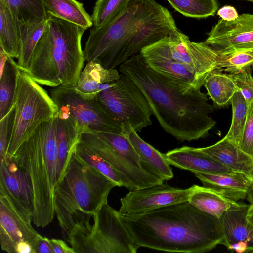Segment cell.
<instances>
[{"mask_svg": "<svg viewBox=\"0 0 253 253\" xmlns=\"http://www.w3.org/2000/svg\"><path fill=\"white\" fill-rule=\"evenodd\" d=\"M139 87L163 129L181 141L206 137L215 125L214 107L201 89L185 93L148 67L140 54L119 68Z\"/></svg>", "mask_w": 253, "mask_h": 253, "instance_id": "6da1fadb", "label": "cell"}, {"mask_svg": "<svg viewBox=\"0 0 253 253\" xmlns=\"http://www.w3.org/2000/svg\"><path fill=\"white\" fill-rule=\"evenodd\" d=\"M178 30L172 14L155 0H129L114 20L90 30L85 61L114 69L147 46Z\"/></svg>", "mask_w": 253, "mask_h": 253, "instance_id": "7a4b0ae2", "label": "cell"}, {"mask_svg": "<svg viewBox=\"0 0 253 253\" xmlns=\"http://www.w3.org/2000/svg\"><path fill=\"white\" fill-rule=\"evenodd\" d=\"M123 221L138 248L169 252L202 253L224 245L219 219L188 201Z\"/></svg>", "mask_w": 253, "mask_h": 253, "instance_id": "3957f363", "label": "cell"}, {"mask_svg": "<svg viewBox=\"0 0 253 253\" xmlns=\"http://www.w3.org/2000/svg\"><path fill=\"white\" fill-rule=\"evenodd\" d=\"M47 16L26 72L42 85L75 86L85 61L81 39L86 29L50 13Z\"/></svg>", "mask_w": 253, "mask_h": 253, "instance_id": "277c9868", "label": "cell"}, {"mask_svg": "<svg viewBox=\"0 0 253 253\" xmlns=\"http://www.w3.org/2000/svg\"><path fill=\"white\" fill-rule=\"evenodd\" d=\"M117 185L74 153L54 192L55 215L67 240L76 226L90 219L108 203L111 190Z\"/></svg>", "mask_w": 253, "mask_h": 253, "instance_id": "5b68a950", "label": "cell"}, {"mask_svg": "<svg viewBox=\"0 0 253 253\" xmlns=\"http://www.w3.org/2000/svg\"><path fill=\"white\" fill-rule=\"evenodd\" d=\"M57 116L42 123L11 157L28 179L33 193L32 222L37 227L49 224L55 215L57 183Z\"/></svg>", "mask_w": 253, "mask_h": 253, "instance_id": "8992f818", "label": "cell"}, {"mask_svg": "<svg viewBox=\"0 0 253 253\" xmlns=\"http://www.w3.org/2000/svg\"><path fill=\"white\" fill-rule=\"evenodd\" d=\"M90 223L75 226L67 239L75 253H136L139 248L125 225L122 215L104 205Z\"/></svg>", "mask_w": 253, "mask_h": 253, "instance_id": "52a82bcc", "label": "cell"}, {"mask_svg": "<svg viewBox=\"0 0 253 253\" xmlns=\"http://www.w3.org/2000/svg\"><path fill=\"white\" fill-rule=\"evenodd\" d=\"M14 106L13 129L6 155L9 157L13 156L41 124L58 115V108L50 94L21 69Z\"/></svg>", "mask_w": 253, "mask_h": 253, "instance_id": "ba28073f", "label": "cell"}, {"mask_svg": "<svg viewBox=\"0 0 253 253\" xmlns=\"http://www.w3.org/2000/svg\"><path fill=\"white\" fill-rule=\"evenodd\" d=\"M80 140L106 161L118 173L123 186L130 191L164 183L143 169L137 153L122 133H84Z\"/></svg>", "mask_w": 253, "mask_h": 253, "instance_id": "9c48e42d", "label": "cell"}, {"mask_svg": "<svg viewBox=\"0 0 253 253\" xmlns=\"http://www.w3.org/2000/svg\"><path fill=\"white\" fill-rule=\"evenodd\" d=\"M58 116L67 119L81 135L84 133H122L118 122L95 99L82 97L74 86H59L49 90Z\"/></svg>", "mask_w": 253, "mask_h": 253, "instance_id": "30bf717a", "label": "cell"}, {"mask_svg": "<svg viewBox=\"0 0 253 253\" xmlns=\"http://www.w3.org/2000/svg\"><path fill=\"white\" fill-rule=\"evenodd\" d=\"M95 99L120 124L129 123L137 132L152 123L153 113L145 96L135 83L123 73L117 80L106 83L105 88Z\"/></svg>", "mask_w": 253, "mask_h": 253, "instance_id": "8fae6325", "label": "cell"}, {"mask_svg": "<svg viewBox=\"0 0 253 253\" xmlns=\"http://www.w3.org/2000/svg\"><path fill=\"white\" fill-rule=\"evenodd\" d=\"M32 215L9 196L0 194V243L1 249L16 253L21 244L35 246L42 236L33 227Z\"/></svg>", "mask_w": 253, "mask_h": 253, "instance_id": "7c38bea8", "label": "cell"}, {"mask_svg": "<svg viewBox=\"0 0 253 253\" xmlns=\"http://www.w3.org/2000/svg\"><path fill=\"white\" fill-rule=\"evenodd\" d=\"M193 186L179 189L162 183L130 191L120 199L122 216L134 217L153 210L188 201Z\"/></svg>", "mask_w": 253, "mask_h": 253, "instance_id": "4fadbf2b", "label": "cell"}, {"mask_svg": "<svg viewBox=\"0 0 253 253\" xmlns=\"http://www.w3.org/2000/svg\"><path fill=\"white\" fill-rule=\"evenodd\" d=\"M147 65L185 93L201 89L205 80L170 56L164 38L144 48L140 53Z\"/></svg>", "mask_w": 253, "mask_h": 253, "instance_id": "5bb4252c", "label": "cell"}, {"mask_svg": "<svg viewBox=\"0 0 253 253\" xmlns=\"http://www.w3.org/2000/svg\"><path fill=\"white\" fill-rule=\"evenodd\" d=\"M170 56L205 81L217 68L219 54L205 42H192L179 30L164 37Z\"/></svg>", "mask_w": 253, "mask_h": 253, "instance_id": "9a60e30c", "label": "cell"}, {"mask_svg": "<svg viewBox=\"0 0 253 253\" xmlns=\"http://www.w3.org/2000/svg\"><path fill=\"white\" fill-rule=\"evenodd\" d=\"M208 36L205 42L219 54L253 51V14L244 13L230 22L221 19Z\"/></svg>", "mask_w": 253, "mask_h": 253, "instance_id": "2e32d148", "label": "cell"}, {"mask_svg": "<svg viewBox=\"0 0 253 253\" xmlns=\"http://www.w3.org/2000/svg\"><path fill=\"white\" fill-rule=\"evenodd\" d=\"M249 206L237 202L219 218L224 236L223 245L231 252L253 253V225L246 218Z\"/></svg>", "mask_w": 253, "mask_h": 253, "instance_id": "e0dca14e", "label": "cell"}, {"mask_svg": "<svg viewBox=\"0 0 253 253\" xmlns=\"http://www.w3.org/2000/svg\"><path fill=\"white\" fill-rule=\"evenodd\" d=\"M0 194L9 196L32 215L33 196L30 183L11 157L7 156L0 158Z\"/></svg>", "mask_w": 253, "mask_h": 253, "instance_id": "ac0fdd59", "label": "cell"}, {"mask_svg": "<svg viewBox=\"0 0 253 253\" xmlns=\"http://www.w3.org/2000/svg\"><path fill=\"white\" fill-rule=\"evenodd\" d=\"M121 126L122 133L133 145L143 169L163 181L172 179L173 177L172 168L167 161L165 154L144 141L129 123H123Z\"/></svg>", "mask_w": 253, "mask_h": 253, "instance_id": "d6986e66", "label": "cell"}, {"mask_svg": "<svg viewBox=\"0 0 253 253\" xmlns=\"http://www.w3.org/2000/svg\"><path fill=\"white\" fill-rule=\"evenodd\" d=\"M170 165L193 173H229L233 172L213 158L200 151L198 148L183 146L165 154Z\"/></svg>", "mask_w": 253, "mask_h": 253, "instance_id": "ffe728a7", "label": "cell"}, {"mask_svg": "<svg viewBox=\"0 0 253 253\" xmlns=\"http://www.w3.org/2000/svg\"><path fill=\"white\" fill-rule=\"evenodd\" d=\"M198 149L234 172L251 178L253 175V158L225 137L216 143Z\"/></svg>", "mask_w": 253, "mask_h": 253, "instance_id": "44dd1931", "label": "cell"}, {"mask_svg": "<svg viewBox=\"0 0 253 253\" xmlns=\"http://www.w3.org/2000/svg\"><path fill=\"white\" fill-rule=\"evenodd\" d=\"M203 186L213 190L224 197L237 201L247 199L251 179L237 172L219 174L193 173Z\"/></svg>", "mask_w": 253, "mask_h": 253, "instance_id": "7402d4cb", "label": "cell"}, {"mask_svg": "<svg viewBox=\"0 0 253 253\" xmlns=\"http://www.w3.org/2000/svg\"><path fill=\"white\" fill-rule=\"evenodd\" d=\"M120 73L117 69H107L97 61L88 62L81 72L74 86L82 97L85 99H94L98 93V88L103 83L117 80Z\"/></svg>", "mask_w": 253, "mask_h": 253, "instance_id": "603a6c76", "label": "cell"}, {"mask_svg": "<svg viewBox=\"0 0 253 253\" xmlns=\"http://www.w3.org/2000/svg\"><path fill=\"white\" fill-rule=\"evenodd\" d=\"M80 136L67 119L58 115L56 129L58 156L57 182L63 175Z\"/></svg>", "mask_w": 253, "mask_h": 253, "instance_id": "cb8c5ba5", "label": "cell"}, {"mask_svg": "<svg viewBox=\"0 0 253 253\" xmlns=\"http://www.w3.org/2000/svg\"><path fill=\"white\" fill-rule=\"evenodd\" d=\"M21 46V23L0 0V46L9 56L18 59Z\"/></svg>", "mask_w": 253, "mask_h": 253, "instance_id": "d4e9b609", "label": "cell"}, {"mask_svg": "<svg viewBox=\"0 0 253 253\" xmlns=\"http://www.w3.org/2000/svg\"><path fill=\"white\" fill-rule=\"evenodd\" d=\"M188 202L199 210L219 218L237 202L228 199L212 189L193 185Z\"/></svg>", "mask_w": 253, "mask_h": 253, "instance_id": "484cf974", "label": "cell"}, {"mask_svg": "<svg viewBox=\"0 0 253 253\" xmlns=\"http://www.w3.org/2000/svg\"><path fill=\"white\" fill-rule=\"evenodd\" d=\"M46 12L86 30L93 25L91 17L76 0H43Z\"/></svg>", "mask_w": 253, "mask_h": 253, "instance_id": "4316f807", "label": "cell"}, {"mask_svg": "<svg viewBox=\"0 0 253 253\" xmlns=\"http://www.w3.org/2000/svg\"><path fill=\"white\" fill-rule=\"evenodd\" d=\"M20 69L13 58L8 56L0 75V120L14 106Z\"/></svg>", "mask_w": 253, "mask_h": 253, "instance_id": "83f0119b", "label": "cell"}, {"mask_svg": "<svg viewBox=\"0 0 253 253\" xmlns=\"http://www.w3.org/2000/svg\"><path fill=\"white\" fill-rule=\"evenodd\" d=\"M204 86L215 104L224 106L238 90L233 79L228 74L214 70L206 78Z\"/></svg>", "mask_w": 253, "mask_h": 253, "instance_id": "f1b7e54d", "label": "cell"}, {"mask_svg": "<svg viewBox=\"0 0 253 253\" xmlns=\"http://www.w3.org/2000/svg\"><path fill=\"white\" fill-rule=\"evenodd\" d=\"M22 23L34 24L48 18L43 0H1Z\"/></svg>", "mask_w": 253, "mask_h": 253, "instance_id": "f546056e", "label": "cell"}, {"mask_svg": "<svg viewBox=\"0 0 253 253\" xmlns=\"http://www.w3.org/2000/svg\"><path fill=\"white\" fill-rule=\"evenodd\" d=\"M47 19L34 24L21 23V46L17 62L21 70L27 71L32 53L44 31Z\"/></svg>", "mask_w": 253, "mask_h": 253, "instance_id": "4dcf8cb0", "label": "cell"}, {"mask_svg": "<svg viewBox=\"0 0 253 253\" xmlns=\"http://www.w3.org/2000/svg\"><path fill=\"white\" fill-rule=\"evenodd\" d=\"M232 117L230 127L224 137L239 146L247 119L248 106L242 94L237 90L231 101Z\"/></svg>", "mask_w": 253, "mask_h": 253, "instance_id": "1f68e13d", "label": "cell"}, {"mask_svg": "<svg viewBox=\"0 0 253 253\" xmlns=\"http://www.w3.org/2000/svg\"><path fill=\"white\" fill-rule=\"evenodd\" d=\"M186 17L204 18L213 16L218 9L216 0H167Z\"/></svg>", "mask_w": 253, "mask_h": 253, "instance_id": "d6a6232c", "label": "cell"}, {"mask_svg": "<svg viewBox=\"0 0 253 253\" xmlns=\"http://www.w3.org/2000/svg\"><path fill=\"white\" fill-rule=\"evenodd\" d=\"M74 153L82 160L113 181L117 186H123L119 176L111 166L80 140L76 146Z\"/></svg>", "mask_w": 253, "mask_h": 253, "instance_id": "836d02e7", "label": "cell"}, {"mask_svg": "<svg viewBox=\"0 0 253 253\" xmlns=\"http://www.w3.org/2000/svg\"><path fill=\"white\" fill-rule=\"evenodd\" d=\"M216 70L229 74L253 71V51H238L219 54Z\"/></svg>", "mask_w": 253, "mask_h": 253, "instance_id": "e575fe53", "label": "cell"}, {"mask_svg": "<svg viewBox=\"0 0 253 253\" xmlns=\"http://www.w3.org/2000/svg\"><path fill=\"white\" fill-rule=\"evenodd\" d=\"M129 0H98L92 14L95 27L106 25L116 18L126 8Z\"/></svg>", "mask_w": 253, "mask_h": 253, "instance_id": "d590c367", "label": "cell"}, {"mask_svg": "<svg viewBox=\"0 0 253 253\" xmlns=\"http://www.w3.org/2000/svg\"><path fill=\"white\" fill-rule=\"evenodd\" d=\"M233 79L236 87L246 101L248 107L253 101V75L250 71L236 74H229Z\"/></svg>", "mask_w": 253, "mask_h": 253, "instance_id": "8d00e7d4", "label": "cell"}, {"mask_svg": "<svg viewBox=\"0 0 253 253\" xmlns=\"http://www.w3.org/2000/svg\"><path fill=\"white\" fill-rule=\"evenodd\" d=\"M14 106L9 112L0 120V158L7 155V149L13 129Z\"/></svg>", "mask_w": 253, "mask_h": 253, "instance_id": "74e56055", "label": "cell"}, {"mask_svg": "<svg viewBox=\"0 0 253 253\" xmlns=\"http://www.w3.org/2000/svg\"><path fill=\"white\" fill-rule=\"evenodd\" d=\"M239 147L253 158V101L248 107L247 119Z\"/></svg>", "mask_w": 253, "mask_h": 253, "instance_id": "f35d334b", "label": "cell"}, {"mask_svg": "<svg viewBox=\"0 0 253 253\" xmlns=\"http://www.w3.org/2000/svg\"><path fill=\"white\" fill-rule=\"evenodd\" d=\"M217 15L221 19L230 22L235 20L239 17L236 9L232 6L225 5L217 11Z\"/></svg>", "mask_w": 253, "mask_h": 253, "instance_id": "ab89813d", "label": "cell"}, {"mask_svg": "<svg viewBox=\"0 0 253 253\" xmlns=\"http://www.w3.org/2000/svg\"><path fill=\"white\" fill-rule=\"evenodd\" d=\"M34 253H54L50 239L42 236L35 246Z\"/></svg>", "mask_w": 253, "mask_h": 253, "instance_id": "60d3db41", "label": "cell"}, {"mask_svg": "<svg viewBox=\"0 0 253 253\" xmlns=\"http://www.w3.org/2000/svg\"><path fill=\"white\" fill-rule=\"evenodd\" d=\"M54 253H75L73 248L62 240L50 239Z\"/></svg>", "mask_w": 253, "mask_h": 253, "instance_id": "b9f144b4", "label": "cell"}, {"mask_svg": "<svg viewBox=\"0 0 253 253\" xmlns=\"http://www.w3.org/2000/svg\"><path fill=\"white\" fill-rule=\"evenodd\" d=\"M9 56L0 46V75L1 74L6 60Z\"/></svg>", "mask_w": 253, "mask_h": 253, "instance_id": "7bdbcfd3", "label": "cell"}, {"mask_svg": "<svg viewBox=\"0 0 253 253\" xmlns=\"http://www.w3.org/2000/svg\"><path fill=\"white\" fill-rule=\"evenodd\" d=\"M246 218L249 223L253 225V203L249 205L248 208Z\"/></svg>", "mask_w": 253, "mask_h": 253, "instance_id": "ee69618b", "label": "cell"}, {"mask_svg": "<svg viewBox=\"0 0 253 253\" xmlns=\"http://www.w3.org/2000/svg\"><path fill=\"white\" fill-rule=\"evenodd\" d=\"M247 199L250 203H253V181L252 180L248 188Z\"/></svg>", "mask_w": 253, "mask_h": 253, "instance_id": "f6af8a7d", "label": "cell"}, {"mask_svg": "<svg viewBox=\"0 0 253 253\" xmlns=\"http://www.w3.org/2000/svg\"><path fill=\"white\" fill-rule=\"evenodd\" d=\"M242 0L248 1H250V2L253 3V0Z\"/></svg>", "mask_w": 253, "mask_h": 253, "instance_id": "bcb514c9", "label": "cell"}, {"mask_svg": "<svg viewBox=\"0 0 253 253\" xmlns=\"http://www.w3.org/2000/svg\"><path fill=\"white\" fill-rule=\"evenodd\" d=\"M251 179V180H253V175H252V176L250 178Z\"/></svg>", "mask_w": 253, "mask_h": 253, "instance_id": "7dc6e473", "label": "cell"}]
</instances>
